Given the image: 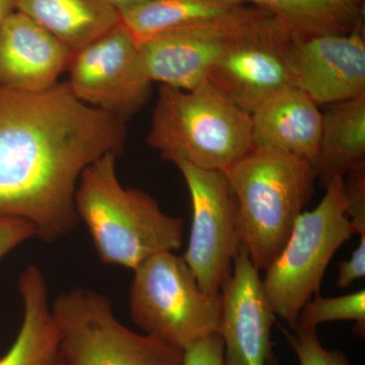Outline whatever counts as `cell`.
Here are the masks:
<instances>
[{"label": "cell", "instance_id": "6da1fadb", "mask_svg": "<svg viewBox=\"0 0 365 365\" xmlns=\"http://www.w3.org/2000/svg\"><path fill=\"white\" fill-rule=\"evenodd\" d=\"M126 143L124 120L81 102L67 83L41 91L0 86V215L54 242L76 227L86 168Z\"/></svg>", "mask_w": 365, "mask_h": 365}, {"label": "cell", "instance_id": "7a4b0ae2", "mask_svg": "<svg viewBox=\"0 0 365 365\" xmlns=\"http://www.w3.org/2000/svg\"><path fill=\"white\" fill-rule=\"evenodd\" d=\"M117 157L108 153L86 168L74 205L100 260L134 270L153 255L181 248L184 220L163 212L143 190L125 188L118 178Z\"/></svg>", "mask_w": 365, "mask_h": 365}, {"label": "cell", "instance_id": "3957f363", "mask_svg": "<svg viewBox=\"0 0 365 365\" xmlns=\"http://www.w3.org/2000/svg\"><path fill=\"white\" fill-rule=\"evenodd\" d=\"M225 174L234 200L240 247L255 267L267 270L313 196V165L283 151L253 148Z\"/></svg>", "mask_w": 365, "mask_h": 365}, {"label": "cell", "instance_id": "277c9868", "mask_svg": "<svg viewBox=\"0 0 365 365\" xmlns=\"http://www.w3.org/2000/svg\"><path fill=\"white\" fill-rule=\"evenodd\" d=\"M148 143L175 165L225 173L253 150L251 115L208 81L190 91L162 86Z\"/></svg>", "mask_w": 365, "mask_h": 365}, {"label": "cell", "instance_id": "5b68a950", "mask_svg": "<svg viewBox=\"0 0 365 365\" xmlns=\"http://www.w3.org/2000/svg\"><path fill=\"white\" fill-rule=\"evenodd\" d=\"M346 208L344 178L337 177L327 185L318 206L299 215L284 248L265 270L264 292L287 328L297 325L302 307L319 294L334 255L356 235Z\"/></svg>", "mask_w": 365, "mask_h": 365}, {"label": "cell", "instance_id": "8992f818", "mask_svg": "<svg viewBox=\"0 0 365 365\" xmlns=\"http://www.w3.org/2000/svg\"><path fill=\"white\" fill-rule=\"evenodd\" d=\"M132 271L129 309L144 334L186 350L201 338L220 333V294H205L182 257L163 252Z\"/></svg>", "mask_w": 365, "mask_h": 365}, {"label": "cell", "instance_id": "52a82bcc", "mask_svg": "<svg viewBox=\"0 0 365 365\" xmlns=\"http://www.w3.org/2000/svg\"><path fill=\"white\" fill-rule=\"evenodd\" d=\"M51 309L64 365H182L184 350L127 328L100 292H62Z\"/></svg>", "mask_w": 365, "mask_h": 365}, {"label": "cell", "instance_id": "ba28073f", "mask_svg": "<svg viewBox=\"0 0 365 365\" xmlns=\"http://www.w3.org/2000/svg\"><path fill=\"white\" fill-rule=\"evenodd\" d=\"M275 19L263 9L244 4L220 20L162 34L137 45L153 83L190 91L206 81L225 55Z\"/></svg>", "mask_w": 365, "mask_h": 365}, {"label": "cell", "instance_id": "9c48e42d", "mask_svg": "<svg viewBox=\"0 0 365 365\" xmlns=\"http://www.w3.org/2000/svg\"><path fill=\"white\" fill-rule=\"evenodd\" d=\"M67 69V86L81 102L125 122L150 100L153 81L122 24L74 53Z\"/></svg>", "mask_w": 365, "mask_h": 365}, {"label": "cell", "instance_id": "30bf717a", "mask_svg": "<svg viewBox=\"0 0 365 365\" xmlns=\"http://www.w3.org/2000/svg\"><path fill=\"white\" fill-rule=\"evenodd\" d=\"M192 201L191 232L182 259L207 294H220L239 252L235 205L225 173L176 163Z\"/></svg>", "mask_w": 365, "mask_h": 365}, {"label": "cell", "instance_id": "8fae6325", "mask_svg": "<svg viewBox=\"0 0 365 365\" xmlns=\"http://www.w3.org/2000/svg\"><path fill=\"white\" fill-rule=\"evenodd\" d=\"M295 38L278 19L222 57L208 81L237 109L252 115L276 93L297 86L292 61Z\"/></svg>", "mask_w": 365, "mask_h": 365}, {"label": "cell", "instance_id": "7c38bea8", "mask_svg": "<svg viewBox=\"0 0 365 365\" xmlns=\"http://www.w3.org/2000/svg\"><path fill=\"white\" fill-rule=\"evenodd\" d=\"M220 299L225 364L276 365L271 340L276 314L264 292L260 271L242 247Z\"/></svg>", "mask_w": 365, "mask_h": 365}, {"label": "cell", "instance_id": "4fadbf2b", "mask_svg": "<svg viewBox=\"0 0 365 365\" xmlns=\"http://www.w3.org/2000/svg\"><path fill=\"white\" fill-rule=\"evenodd\" d=\"M292 61L297 86L319 107L365 95L364 24L349 33L295 40Z\"/></svg>", "mask_w": 365, "mask_h": 365}, {"label": "cell", "instance_id": "5bb4252c", "mask_svg": "<svg viewBox=\"0 0 365 365\" xmlns=\"http://www.w3.org/2000/svg\"><path fill=\"white\" fill-rule=\"evenodd\" d=\"M74 53L28 16L14 11L0 23V86L41 91L58 83Z\"/></svg>", "mask_w": 365, "mask_h": 365}, {"label": "cell", "instance_id": "9a60e30c", "mask_svg": "<svg viewBox=\"0 0 365 365\" xmlns=\"http://www.w3.org/2000/svg\"><path fill=\"white\" fill-rule=\"evenodd\" d=\"M253 148L283 151L314 165L318 157L323 112L299 86L266 101L251 115Z\"/></svg>", "mask_w": 365, "mask_h": 365}, {"label": "cell", "instance_id": "2e32d148", "mask_svg": "<svg viewBox=\"0 0 365 365\" xmlns=\"http://www.w3.org/2000/svg\"><path fill=\"white\" fill-rule=\"evenodd\" d=\"M23 321L0 365H64L44 274L28 266L19 280Z\"/></svg>", "mask_w": 365, "mask_h": 365}, {"label": "cell", "instance_id": "e0dca14e", "mask_svg": "<svg viewBox=\"0 0 365 365\" xmlns=\"http://www.w3.org/2000/svg\"><path fill=\"white\" fill-rule=\"evenodd\" d=\"M21 11L76 53L121 24L107 0H16Z\"/></svg>", "mask_w": 365, "mask_h": 365}, {"label": "cell", "instance_id": "ac0fdd59", "mask_svg": "<svg viewBox=\"0 0 365 365\" xmlns=\"http://www.w3.org/2000/svg\"><path fill=\"white\" fill-rule=\"evenodd\" d=\"M365 167V95L326 106L313 169L324 187Z\"/></svg>", "mask_w": 365, "mask_h": 365}, {"label": "cell", "instance_id": "d6986e66", "mask_svg": "<svg viewBox=\"0 0 365 365\" xmlns=\"http://www.w3.org/2000/svg\"><path fill=\"white\" fill-rule=\"evenodd\" d=\"M239 0H143L118 9L136 44L162 34L220 20L244 6Z\"/></svg>", "mask_w": 365, "mask_h": 365}, {"label": "cell", "instance_id": "ffe728a7", "mask_svg": "<svg viewBox=\"0 0 365 365\" xmlns=\"http://www.w3.org/2000/svg\"><path fill=\"white\" fill-rule=\"evenodd\" d=\"M273 14L295 40L351 32L364 24V0H239Z\"/></svg>", "mask_w": 365, "mask_h": 365}, {"label": "cell", "instance_id": "44dd1931", "mask_svg": "<svg viewBox=\"0 0 365 365\" xmlns=\"http://www.w3.org/2000/svg\"><path fill=\"white\" fill-rule=\"evenodd\" d=\"M334 321L355 322L353 333L364 339L365 335V290L338 297L314 295L302 307L297 318L300 328H316Z\"/></svg>", "mask_w": 365, "mask_h": 365}, {"label": "cell", "instance_id": "7402d4cb", "mask_svg": "<svg viewBox=\"0 0 365 365\" xmlns=\"http://www.w3.org/2000/svg\"><path fill=\"white\" fill-rule=\"evenodd\" d=\"M285 339L294 350L299 365H351L339 349H327L322 345L316 328H294L283 330Z\"/></svg>", "mask_w": 365, "mask_h": 365}, {"label": "cell", "instance_id": "603a6c76", "mask_svg": "<svg viewBox=\"0 0 365 365\" xmlns=\"http://www.w3.org/2000/svg\"><path fill=\"white\" fill-rule=\"evenodd\" d=\"M346 215L356 234L365 235V167L344 177Z\"/></svg>", "mask_w": 365, "mask_h": 365}, {"label": "cell", "instance_id": "cb8c5ba5", "mask_svg": "<svg viewBox=\"0 0 365 365\" xmlns=\"http://www.w3.org/2000/svg\"><path fill=\"white\" fill-rule=\"evenodd\" d=\"M182 365H225L220 334H210L184 350Z\"/></svg>", "mask_w": 365, "mask_h": 365}, {"label": "cell", "instance_id": "d4e9b609", "mask_svg": "<svg viewBox=\"0 0 365 365\" xmlns=\"http://www.w3.org/2000/svg\"><path fill=\"white\" fill-rule=\"evenodd\" d=\"M35 237L36 230L31 223L19 218L0 215V260Z\"/></svg>", "mask_w": 365, "mask_h": 365}, {"label": "cell", "instance_id": "484cf974", "mask_svg": "<svg viewBox=\"0 0 365 365\" xmlns=\"http://www.w3.org/2000/svg\"><path fill=\"white\" fill-rule=\"evenodd\" d=\"M365 275V235L360 237L357 248L347 261L341 262L338 269L337 287L347 288Z\"/></svg>", "mask_w": 365, "mask_h": 365}, {"label": "cell", "instance_id": "4316f807", "mask_svg": "<svg viewBox=\"0 0 365 365\" xmlns=\"http://www.w3.org/2000/svg\"><path fill=\"white\" fill-rule=\"evenodd\" d=\"M16 0H0V23L16 11Z\"/></svg>", "mask_w": 365, "mask_h": 365}, {"label": "cell", "instance_id": "83f0119b", "mask_svg": "<svg viewBox=\"0 0 365 365\" xmlns=\"http://www.w3.org/2000/svg\"><path fill=\"white\" fill-rule=\"evenodd\" d=\"M108 2L116 6L118 9L121 7L129 6V4H136V2L143 1V0H107Z\"/></svg>", "mask_w": 365, "mask_h": 365}]
</instances>
